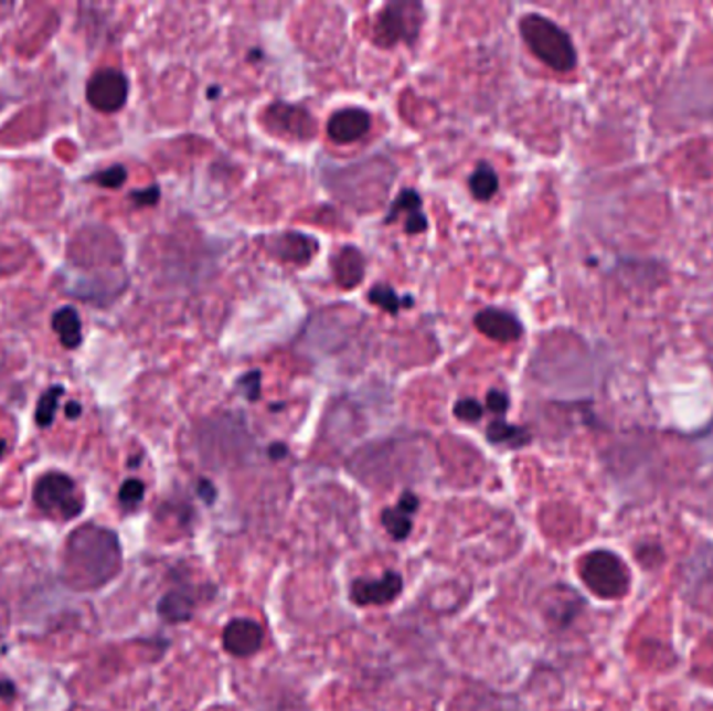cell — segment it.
<instances>
[{
  "instance_id": "ba28073f",
  "label": "cell",
  "mask_w": 713,
  "mask_h": 711,
  "mask_svg": "<svg viewBox=\"0 0 713 711\" xmlns=\"http://www.w3.org/2000/svg\"><path fill=\"white\" fill-rule=\"evenodd\" d=\"M265 126L272 131H278L280 136H290V138H309L313 134V119L307 112L299 107H290L284 103L272 105L265 117Z\"/></svg>"
},
{
  "instance_id": "7402d4cb",
  "label": "cell",
  "mask_w": 713,
  "mask_h": 711,
  "mask_svg": "<svg viewBox=\"0 0 713 711\" xmlns=\"http://www.w3.org/2000/svg\"><path fill=\"white\" fill-rule=\"evenodd\" d=\"M126 180H128V171L124 166H111V168L96 171V173L86 178V182H93V184L100 188L124 187Z\"/></svg>"
},
{
  "instance_id": "9c48e42d",
  "label": "cell",
  "mask_w": 713,
  "mask_h": 711,
  "mask_svg": "<svg viewBox=\"0 0 713 711\" xmlns=\"http://www.w3.org/2000/svg\"><path fill=\"white\" fill-rule=\"evenodd\" d=\"M403 591V579L396 572H386L377 581H368L359 579L351 584V599L356 605H386L396 599Z\"/></svg>"
},
{
  "instance_id": "4316f807",
  "label": "cell",
  "mask_w": 713,
  "mask_h": 711,
  "mask_svg": "<svg viewBox=\"0 0 713 711\" xmlns=\"http://www.w3.org/2000/svg\"><path fill=\"white\" fill-rule=\"evenodd\" d=\"M488 410L494 415H506L507 410H509L507 394L501 393V391H490L488 393Z\"/></svg>"
},
{
  "instance_id": "d6a6232c",
  "label": "cell",
  "mask_w": 713,
  "mask_h": 711,
  "mask_svg": "<svg viewBox=\"0 0 713 711\" xmlns=\"http://www.w3.org/2000/svg\"><path fill=\"white\" fill-rule=\"evenodd\" d=\"M15 687L11 682H0V697H13Z\"/></svg>"
},
{
  "instance_id": "2e32d148",
  "label": "cell",
  "mask_w": 713,
  "mask_h": 711,
  "mask_svg": "<svg viewBox=\"0 0 713 711\" xmlns=\"http://www.w3.org/2000/svg\"><path fill=\"white\" fill-rule=\"evenodd\" d=\"M363 257L356 248H344L338 253L337 262H334V274H337V280L344 286V288H351L355 286L356 282H361L363 278Z\"/></svg>"
},
{
  "instance_id": "d4e9b609",
  "label": "cell",
  "mask_w": 713,
  "mask_h": 711,
  "mask_svg": "<svg viewBox=\"0 0 713 711\" xmlns=\"http://www.w3.org/2000/svg\"><path fill=\"white\" fill-rule=\"evenodd\" d=\"M262 374L259 372H248V374L243 375L241 378V382H238V389L243 391L244 396L248 399V401H257L259 399V393H262Z\"/></svg>"
},
{
  "instance_id": "9a60e30c",
  "label": "cell",
  "mask_w": 713,
  "mask_h": 711,
  "mask_svg": "<svg viewBox=\"0 0 713 711\" xmlns=\"http://www.w3.org/2000/svg\"><path fill=\"white\" fill-rule=\"evenodd\" d=\"M316 253V241L302 236L299 232L281 234L272 243V255L280 257L284 262L305 263Z\"/></svg>"
},
{
  "instance_id": "603a6c76",
  "label": "cell",
  "mask_w": 713,
  "mask_h": 711,
  "mask_svg": "<svg viewBox=\"0 0 713 711\" xmlns=\"http://www.w3.org/2000/svg\"><path fill=\"white\" fill-rule=\"evenodd\" d=\"M142 499H145V485L140 480H136V478L126 480L124 487L119 488V503L128 511L140 506Z\"/></svg>"
},
{
  "instance_id": "7c38bea8",
  "label": "cell",
  "mask_w": 713,
  "mask_h": 711,
  "mask_svg": "<svg viewBox=\"0 0 713 711\" xmlns=\"http://www.w3.org/2000/svg\"><path fill=\"white\" fill-rule=\"evenodd\" d=\"M419 507V499L413 492H405L398 503L382 511V524L394 541H405L412 534L413 516Z\"/></svg>"
},
{
  "instance_id": "836d02e7",
  "label": "cell",
  "mask_w": 713,
  "mask_h": 711,
  "mask_svg": "<svg viewBox=\"0 0 713 711\" xmlns=\"http://www.w3.org/2000/svg\"><path fill=\"white\" fill-rule=\"evenodd\" d=\"M7 453V441L4 438H0V457Z\"/></svg>"
},
{
  "instance_id": "44dd1931",
  "label": "cell",
  "mask_w": 713,
  "mask_h": 711,
  "mask_svg": "<svg viewBox=\"0 0 713 711\" xmlns=\"http://www.w3.org/2000/svg\"><path fill=\"white\" fill-rule=\"evenodd\" d=\"M398 213H407V217H412L415 213H422V199H419V194L415 190H403L394 199V205L389 211L386 222H394L398 217Z\"/></svg>"
},
{
  "instance_id": "3957f363",
  "label": "cell",
  "mask_w": 713,
  "mask_h": 711,
  "mask_svg": "<svg viewBox=\"0 0 713 711\" xmlns=\"http://www.w3.org/2000/svg\"><path fill=\"white\" fill-rule=\"evenodd\" d=\"M581 579L600 599H621L630 591L628 565L607 549L590 551L582 558Z\"/></svg>"
},
{
  "instance_id": "6da1fadb",
  "label": "cell",
  "mask_w": 713,
  "mask_h": 711,
  "mask_svg": "<svg viewBox=\"0 0 713 711\" xmlns=\"http://www.w3.org/2000/svg\"><path fill=\"white\" fill-rule=\"evenodd\" d=\"M121 570V544L103 526L86 524L74 530L63 551V579L79 591L100 588Z\"/></svg>"
},
{
  "instance_id": "f546056e",
  "label": "cell",
  "mask_w": 713,
  "mask_h": 711,
  "mask_svg": "<svg viewBox=\"0 0 713 711\" xmlns=\"http://www.w3.org/2000/svg\"><path fill=\"white\" fill-rule=\"evenodd\" d=\"M267 453H269V457H272V459H284V457L288 455V449H286V445L278 443V445H272Z\"/></svg>"
},
{
  "instance_id": "1f68e13d",
  "label": "cell",
  "mask_w": 713,
  "mask_h": 711,
  "mask_svg": "<svg viewBox=\"0 0 713 711\" xmlns=\"http://www.w3.org/2000/svg\"><path fill=\"white\" fill-rule=\"evenodd\" d=\"M7 624H9L7 607L0 603V638L4 637V633H7Z\"/></svg>"
},
{
  "instance_id": "f1b7e54d",
  "label": "cell",
  "mask_w": 713,
  "mask_h": 711,
  "mask_svg": "<svg viewBox=\"0 0 713 711\" xmlns=\"http://www.w3.org/2000/svg\"><path fill=\"white\" fill-rule=\"evenodd\" d=\"M199 495H201V499L206 501V503H213V501H215V497H217L215 487H213L209 480H201V482H199Z\"/></svg>"
},
{
  "instance_id": "ac0fdd59",
  "label": "cell",
  "mask_w": 713,
  "mask_h": 711,
  "mask_svg": "<svg viewBox=\"0 0 713 711\" xmlns=\"http://www.w3.org/2000/svg\"><path fill=\"white\" fill-rule=\"evenodd\" d=\"M63 394H65V386H58V384H56V386H51L49 391H44V393L40 394V399H38L36 413H34L36 424L40 428H49V426H53L56 412H58V403H61V396H63Z\"/></svg>"
},
{
  "instance_id": "83f0119b",
  "label": "cell",
  "mask_w": 713,
  "mask_h": 711,
  "mask_svg": "<svg viewBox=\"0 0 713 711\" xmlns=\"http://www.w3.org/2000/svg\"><path fill=\"white\" fill-rule=\"evenodd\" d=\"M426 225H428V222H426V215H424V213H415L412 217H407V224H405V227H407V232H409V234H417V232H424V230H426Z\"/></svg>"
},
{
  "instance_id": "4fadbf2b",
  "label": "cell",
  "mask_w": 713,
  "mask_h": 711,
  "mask_svg": "<svg viewBox=\"0 0 713 711\" xmlns=\"http://www.w3.org/2000/svg\"><path fill=\"white\" fill-rule=\"evenodd\" d=\"M194 605L196 595L192 593V588H173L161 597L157 612L169 624H182L194 616Z\"/></svg>"
},
{
  "instance_id": "5b68a950",
  "label": "cell",
  "mask_w": 713,
  "mask_h": 711,
  "mask_svg": "<svg viewBox=\"0 0 713 711\" xmlns=\"http://www.w3.org/2000/svg\"><path fill=\"white\" fill-rule=\"evenodd\" d=\"M422 4L417 2H393L386 4L374 25V42L377 46H394L398 42H413L422 28Z\"/></svg>"
},
{
  "instance_id": "8992f818",
  "label": "cell",
  "mask_w": 713,
  "mask_h": 711,
  "mask_svg": "<svg viewBox=\"0 0 713 711\" xmlns=\"http://www.w3.org/2000/svg\"><path fill=\"white\" fill-rule=\"evenodd\" d=\"M130 96V82L124 72L105 67L91 75L86 84V100L100 113H117L126 107Z\"/></svg>"
},
{
  "instance_id": "e0dca14e",
  "label": "cell",
  "mask_w": 713,
  "mask_h": 711,
  "mask_svg": "<svg viewBox=\"0 0 713 711\" xmlns=\"http://www.w3.org/2000/svg\"><path fill=\"white\" fill-rule=\"evenodd\" d=\"M488 441L494 443V445H507V447H524L530 443V434L524 428L520 426H513V424H507L503 420H497L488 426L487 432Z\"/></svg>"
},
{
  "instance_id": "7a4b0ae2",
  "label": "cell",
  "mask_w": 713,
  "mask_h": 711,
  "mask_svg": "<svg viewBox=\"0 0 713 711\" xmlns=\"http://www.w3.org/2000/svg\"><path fill=\"white\" fill-rule=\"evenodd\" d=\"M520 32L528 49L553 72H572L578 65V53L570 34L555 21L541 13H528L520 19Z\"/></svg>"
},
{
  "instance_id": "484cf974",
  "label": "cell",
  "mask_w": 713,
  "mask_h": 711,
  "mask_svg": "<svg viewBox=\"0 0 713 711\" xmlns=\"http://www.w3.org/2000/svg\"><path fill=\"white\" fill-rule=\"evenodd\" d=\"M130 199L134 201V205H157V201H159V188L150 187L145 188V190H134L130 194Z\"/></svg>"
},
{
  "instance_id": "5bb4252c",
  "label": "cell",
  "mask_w": 713,
  "mask_h": 711,
  "mask_svg": "<svg viewBox=\"0 0 713 711\" xmlns=\"http://www.w3.org/2000/svg\"><path fill=\"white\" fill-rule=\"evenodd\" d=\"M51 326H53V330L58 337V342L67 351H75L82 344V340H84L82 319H79V314L75 311V307H72V305H65V307L56 309L55 314H53V319H51Z\"/></svg>"
},
{
  "instance_id": "30bf717a",
  "label": "cell",
  "mask_w": 713,
  "mask_h": 711,
  "mask_svg": "<svg viewBox=\"0 0 713 711\" xmlns=\"http://www.w3.org/2000/svg\"><path fill=\"white\" fill-rule=\"evenodd\" d=\"M372 128V117L365 109L349 107L334 113L328 121V136L338 145L355 142Z\"/></svg>"
},
{
  "instance_id": "277c9868",
  "label": "cell",
  "mask_w": 713,
  "mask_h": 711,
  "mask_svg": "<svg viewBox=\"0 0 713 711\" xmlns=\"http://www.w3.org/2000/svg\"><path fill=\"white\" fill-rule=\"evenodd\" d=\"M34 503L38 509L55 520H74L84 511V495L74 478L63 471H49L34 485Z\"/></svg>"
},
{
  "instance_id": "cb8c5ba5",
  "label": "cell",
  "mask_w": 713,
  "mask_h": 711,
  "mask_svg": "<svg viewBox=\"0 0 713 711\" xmlns=\"http://www.w3.org/2000/svg\"><path fill=\"white\" fill-rule=\"evenodd\" d=\"M455 415L461 422H478L482 417V405L478 401H473V399H461L455 405Z\"/></svg>"
},
{
  "instance_id": "d6986e66",
  "label": "cell",
  "mask_w": 713,
  "mask_h": 711,
  "mask_svg": "<svg viewBox=\"0 0 713 711\" xmlns=\"http://www.w3.org/2000/svg\"><path fill=\"white\" fill-rule=\"evenodd\" d=\"M499 188V178L494 173V169L490 168L488 163H480L478 169L471 173L469 178V190L478 201H488L490 197H494Z\"/></svg>"
},
{
  "instance_id": "4dcf8cb0",
  "label": "cell",
  "mask_w": 713,
  "mask_h": 711,
  "mask_svg": "<svg viewBox=\"0 0 713 711\" xmlns=\"http://www.w3.org/2000/svg\"><path fill=\"white\" fill-rule=\"evenodd\" d=\"M65 413H67V417H70V420H77V417L82 415V405H79V403H75V401H70V403L65 405Z\"/></svg>"
},
{
  "instance_id": "52a82bcc",
  "label": "cell",
  "mask_w": 713,
  "mask_h": 711,
  "mask_svg": "<svg viewBox=\"0 0 713 711\" xmlns=\"http://www.w3.org/2000/svg\"><path fill=\"white\" fill-rule=\"evenodd\" d=\"M265 630L262 624L251 618H236L227 622L222 635L224 649L230 656L251 657L255 656L263 647Z\"/></svg>"
},
{
  "instance_id": "8fae6325",
  "label": "cell",
  "mask_w": 713,
  "mask_h": 711,
  "mask_svg": "<svg viewBox=\"0 0 713 711\" xmlns=\"http://www.w3.org/2000/svg\"><path fill=\"white\" fill-rule=\"evenodd\" d=\"M476 328L482 335H487L492 340H499V342H513L524 335V326L520 319L509 311L494 309V307H488L476 316Z\"/></svg>"
},
{
  "instance_id": "ffe728a7",
  "label": "cell",
  "mask_w": 713,
  "mask_h": 711,
  "mask_svg": "<svg viewBox=\"0 0 713 711\" xmlns=\"http://www.w3.org/2000/svg\"><path fill=\"white\" fill-rule=\"evenodd\" d=\"M370 300L374 305H377L380 309H384L386 314H393V316L398 314V309L403 305H409V299H401L389 284H377V286H374L370 290Z\"/></svg>"
}]
</instances>
